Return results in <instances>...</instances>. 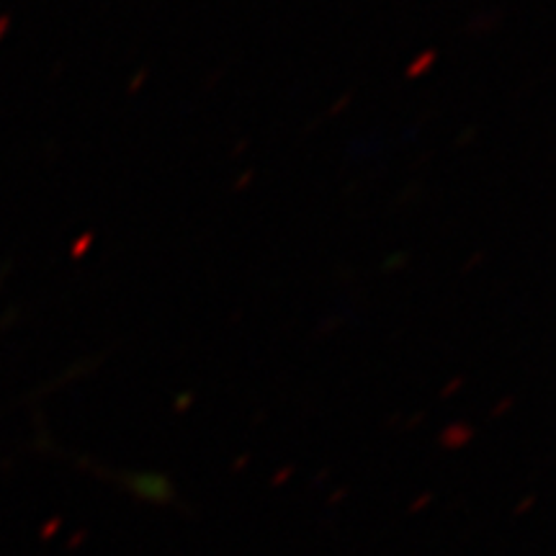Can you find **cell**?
<instances>
[{
	"instance_id": "1",
	"label": "cell",
	"mask_w": 556,
	"mask_h": 556,
	"mask_svg": "<svg viewBox=\"0 0 556 556\" xmlns=\"http://www.w3.org/2000/svg\"><path fill=\"white\" fill-rule=\"evenodd\" d=\"M137 492L142 497L168 500V482L160 477H142V479H137Z\"/></svg>"
}]
</instances>
